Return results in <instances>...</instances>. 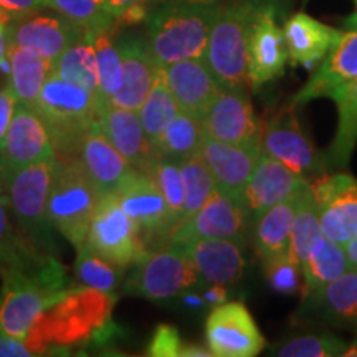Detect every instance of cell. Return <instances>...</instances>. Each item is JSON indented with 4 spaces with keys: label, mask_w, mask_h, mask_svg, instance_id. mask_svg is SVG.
<instances>
[{
    "label": "cell",
    "mask_w": 357,
    "mask_h": 357,
    "mask_svg": "<svg viewBox=\"0 0 357 357\" xmlns=\"http://www.w3.org/2000/svg\"><path fill=\"white\" fill-rule=\"evenodd\" d=\"M220 6L212 0H174L147 15V50L158 66L204 56Z\"/></svg>",
    "instance_id": "6da1fadb"
},
{
    "label": "cell",
    "mask_w": 357,
    "mask_h": 357,
    "mask_svg": "<svg viewBox=\"0 0 357 357\" xmlns=\"http://www.w3.org/2000/svg\"><path fill=\"white\" fill-rule=\"evenodd\" d=\"M0 275V333L25 341L40 316L68 291L65 268L53 258L38 273L3 270Z\"/></svg>",
    "instance_id": "7a4b0ae2"
},
{
    "label": "cell",
    "mask_w": 357,
    "mask_h": 357,
    "mask_svg": "<svg viewBox=\"0 0 357 357\" xmlns=\"http://www.w3.org/2000/svg\"><path fill=\"white\" fill-rule=\"evenodd\" d=\"M32 108L50 134L56 158H78L84 134L96 121L95 96L52 71Z\"/></svg>",
    "instance_id": "3957f363"
},
{
    "label": "cell",
    "mask_w": 357,
    "mask_h": 357,
    "mask_svg": "<svg viewBox=\"0 0 357 357\" xmlns=\"http://www.w3.org/2000/svg\"><path fill=\"white\" fill-rule=\"evenodd\" d=\"M255 2H240L222 7L208 33L204 60L218 86L245 89L248 78V32L255 13Z\"/></svg>",
    "instance_id": "277c9868"
},
{
    "label": "cell",
    "mask_w": 357,
    "mask_h": 357,
    "mask_svg": "<svg viewBox=\"0 0 357 357\" xmlns=\"http://www.w3.org/2000/svg\"><path fill=\"white\" fill-rule=\"evenodd\" d=\"M98 199L100 192L77 158L55 159L47 204L48 220L77 250L86 243Z\"/></svg>",
    "instance_id": "5b68a950"
},
{
    "label": "cell",
    "mask_w": 357,
    "mask_h": 357,
    "mask_svg": "<svg viewBox=\"0 0 357 357\" xmlns=\"http://www.w3.org/2000/svg\"><path fill=\"white\" fill-rule=\"evenodd\" d=\"M56 159V158H55ZM55 159L38 160L17 169L6 178V197L20 230L47 255H52V223L47 204L55 171Z\"/></svg>",
    "instance_id": "8992f818"
},
{
    "label": "cell",
    "mask_w": 357,
    "mask_h": 357,
    "mask_svg": "<svg viewBox=\"0 0 357 357\" xmlns=\"http://www.w3.org/2000/svg\"><path fill=\"white\" fill-rule=\"evenodd\" d=\"M204 284L185 252L177 243L167 242L134 263L124 293L151 301L181 296L187 289Z\"/></svg>",
    "instance_id": "52a82bcc"
},
{
    "label": "cell",
    "mask_w": 357,
    "mask_h": 357,
    "mask_svg": "<svg viewBox=\"0 0 357 357\" xmlns=\"http://www.w3.org/2000/svg\"><path fill=\"white\" fill-rule=\"evenodd\" d=\"M86 245L105 260L123 268L134 265L149 253L139 229L123 211L116 194H102L98 199Z\"/></svg>",
    "instance_id": "ba28073f"
},
{
    "label": "cell",
    "mask_w": 357,
    "mask_h": 357,
    "mask_svg": "<svg viewBox=\"0 0 357 357\" xmlns=\"http://www.w3.org/2000/svg\"><path fill=\"white\" fill-rule=\"evenodd\" d=\"M114 194L123 211L139 229L147 248L153 243L169 242L177 222L149 174L132 169Z\"/></svg>",
    "instance_id": "9c48e42d"
},
{
    "label": "cell",
    "mask_w": 357,
    "mask_h": 357,
    "mask_svg": "<svg viewBox=\"0 0 357 357\" xmlns=\"http://www.w3.org/2000/svg\"><path fill=\"white\" fill-rule=\"evenodd\" d=\"M260 151L303 177L323 176L331 167V162L301 131L293 111H281L266 123L261 131Z\"/></svg>",
    "instance_id": "30bf717a"
},
{
    "label": "cell",
    "mask_w": 357,
    "mask_h": 357,
    "mask_svg": "<svg viewBox=\"0 0 357 357\" xmlns=\"http://www.w3.org/2000/svg\"><path fill=\"white\" fill-rule=\"evenodd\" d=\"M250 222L252 215L242 204L215 189L197 213L178 223L169 242L220 238L243 245L247 242Z\"/></svg>",
    "instance_id": "8fae6325"
},
{
    "label": "cell",
    "mask_w": 357,
    "mask_h": 357,
    "mask_svg": "<svg viewBox=\"0 0 357 357\" xmlns=\"http://www.w3.org/2000/svg\"><path fill=\"white\" fill-rule=\"evenodd\" d=\"M208 349L217 357H255L265 347V337L240 301L222 303L208 314L205 323Z\"/></svg>",
    "instance_id": "7c38bea8"
},
{
    "label": "cell",
    "mask_w": 357,
    "mask_h": 357,
    "mask_svg": "<svg viewBox=\"0 0 357 357\" xmlns=\"http://www.w3.org/2000/svg\"><path fill=\"white\" fill-rule=\"evenodd\" d=\"M202 124L207 137L215 141L260 147L263 129L245 89L220 88Z\"/></svg>",
    "instance_id": "4fadbf2b"
},
{
    "label": "cell",
    "mask_w": 357,
    "mask_h": 357,
    "mask_svg": "<svg viewBox=\"0 0 357 357\" xmlns=\"http://www.w3.org/2000/svg\"><path fill=\"white\" fill-rule=\"evenodd\" d=\"M55 158V147L40 116L35 113L32 106L15 102L6 141L0 149V171L3 182L17 169Z\"/></svg>",
    "instance_id": "5bb4252c"
},
{
    "label": "cell",
    "mask_w": 357,
    "mask_h": 357,
    "mask_svg": "<svg viewBox=\"0 0 357 357\" xmlns=\"http://www.w3.org/2000/svg\"><path fill=\"white\" fill-rule=\"evenodd\" d=\"M326 238L344 245L357 236V178L334 174L311 182Z\"/></svg>",
    "instance_id": "9a60e30c"
},
{
    "label": "cell",
    "mask_w": 357,
    "mask_h": 357,
    "mask_svg": "<svg viewBox=\"0 0 357 357\" xmlns=\"http://www.w3.org/2000/svg\"><path fill=\"white\" fill-rule=\"evenodd\" d=\"M288 50L273 6H257L248 32V78L253 88L284 73Z\"/></svg>",
    "instance_id": "2e32d148"
},
{
    "label": "cell",
    "mask_w": 357,
    "mask_h": 357,
    "mask_svg": "<svg viewBox=\"0 0 357 357\" xmlns=\"http://www.w3.org/2000/svg\"><path fill=\"white\" fill-rule=\"evenodd\" d=\"M86 30L65 17L29 15L7 24V45L32 48L52 63Z\"/></svg>",
    "instance_id": "e0dca14e"
},
{
    "label": "cell",
    "mask_w": 357,
    "mask_h": 357,
    "mask_svg": "<svg viewBox=\"0 0 357 357\" xmlns=\"http://www.w3.org/2000/svg\"><path fill=\"white\" fill-rule=\"evenodd\" d=\"M310 184L306 177L281 164L270 155L260 153L257 166L243 192V207L253 220L273 205L294 197Z\"/></svg>",
    "instance_id": "ac0fdd59"
},
{
    "label": "cell",
    "mask_w": 357,
    "mask_h": 357,
    "mask_svg": "<svg viewBox=\"0 0 357 357\" xmlns=\"http://www.w3.org/2000/svg\"><path fill=\"white\" fill-rule=\"evenodd\" d=\"M260 147L227 144L205 137L200 158L211 171L215 189L243 205V192L260 158Z\"/></svg>",
    "instance_id": "d6986e66"
},
{
    "label": "cell",
    "mask_w": 357,
    "mask_h": 357,
    "mask_svg": "<svg viewBox=\"0 0 357 357\" xmlns=\"http://www.w3.org/2000/svg\"><path fill=\"white\" fill-rule=\"evenodd\" d=\"M160 68L178 109L202 121L208 106L220 91L204 58H189Z\"/></svg>",
    "instance_id": "ffe728a7"
},
{
    "label": "cell",
    "mask_w": 357,
    "mask_h": 357,
    "mask_svg": "<svg viewBox=\"0 0 357 357\" xmlns=\"http://www.w3.org/2000/svg\"><path fill=\"white\" fill-rule=\"evenodd\" d=\"M357 79V26L341 33L336 45L324 56L305 86L293 96V106H303L318 98H329L331 93Z\"/></svg>",
    "instance_id": "44dd1931"
},
{
    "label": "cell",
    "mask_w": 357,
    "mask_h": 357,
    "mask_svg": "<svg viewBox=\"0 0 357 357\" xmlns=\"http://www.w3.org/2000/svg\"><path fill=\"white\" fill-rule=\"evenodd\" d=\"M185 252L195 266L202 283L231 287L242 278L245 257L242 245L231 240L202 238L189 242H172Z\"/></svg>",
    "instance_id": "7402d4cb"
},
{
    "label": "cell",
    "mask_w": 357,
    "mask_h": 357,
    "mask_svg": "<svg viewBox=\"0 0 357 357\" xmlns=\"http://www.w3.org/2000/svg\"><path fill=\"white\" fill-rule=\"evenodd\" d=\"M96 121L101 132L116 147V151L134 169L146 171L154 154L137 111L119 108L113 102H105L96 106Z\"/></svg>",
    "instance_id": "603a6c76"
},
{
    "label": "cell",
    "mask_w": 357,
    "mask_h": 357,
    "mask_svg": "<svg viewBox=\"0 0 357 357\" xmlns=\"http://www.w3.org/2000/svg\"><path fill=\"white\" fill-rule=\"evenodd\" d=\"M77 159L82 162L84 172L100 195L114 194L134 169L106 139L98 121L84 134Z\"/></svg>",
    "instance_id": "cb8c5ba5"
},
{
    "label": "cell",
    "mask_w": 357,
    "mask_h": 357,
    "mask_svg": "<svg viewBox=\"0 0 357 357\" xmlns=\"http://www.w3.org/2000/svg\"><path fill=\"white\" fill-rule=\"evenodd\" d=\"M118 47L123 60V84L111 102L119 108L139 111L153 88L159 66L155 65L141 37L126 35L119 40Z\"/></svg>",
    "instance_id": "d4e9b609"
},
{
    "label": "cell",
    "mask_w": 357,
    "mask_h": 357,
    "mask_svg": "<svg viewBox=\"0 0 357 357\" xmlns=\"http://www.w3.org/2000/svg\"><path fill=\"white\" fill-rule=\"evenodd\" d=\"M341 33L305 12L294 13L284 22L283 26L288 60H291L293 65L311 68L328 55Z\"/></svg>",
    "instance_id": "484cf974"
},
{
    "label": "cell",
    "mask_w": 357,
    "mask_h": 357,
    "mask_svg": "<svg viewBox=\"0 0 357 357\" xmlns=\"http://www.w3.org/2000/svg\"><path fill=\"white\" fill-rule=\"evenodd\" d=\"M305 189L294 197L273 205L253 220V245H255L257 253L263 258V261L275 257L288 255L293 220Z\"/></svg>",
    "instance_id": "4316f807"
},
{
    "label": "cell",
    "mask_w": 357,
    "mask_h": 357,
    "mask_svg": "<svg viewBox=\"0 0 357 357\" xmlns=\"http://www.w3.org/2000/svg\"><path fill=\"white\" fill-rule=\"evenodd\" d=\"M8 202L6 195H0V271L15 270L24 273L42 271L52 255H45L35 247L24 231L15 230L8 217Z\"/></svg>",
    "instance_id": "83f0119b"
},
{
    "label": "cell",
    "mask_w": 357,
    "mask_h": 357,
    "mask_svg": "<svg viewBox=\"0 0 357 357\" xmlns=\"http://www.w3.org/2000/svg\"><path fill=\"white\" fill-rule=\"evenodd\" d=\"M306 296L318 318L337 324H357V270H347Z\"/></svg>",
    "instance_id": "f1b7e54d"
},
{
    "label": "cell",
    "mask_w": 357,
    "mask_h": 357,
    "mask_svg": "<svg viewBox=\"0 0 357 357\" xmlns=\"http://www.w3.org/2000/svg\"><path fill=\"white\" fill-rule=\"evenodd\" d=\"M7 58L10 60L7 89L17 102L33 106L45 79L52 73V63L32 48L17 45H7Z\"/></svg>",
    "instance_id": "f546056e"
},
{
    "label": "cell",
    "mask_w": 357,
    "mask_h": 357,
    "mask_svg": "<svg viewBox=\"0 0 357 357\" xmlns=\"http://www.w3.org/2000/svg\"><path fill=\"white\" fill-rule=\"evenodd\" d=\"M205 137L207 134H205L202 121L178 111V114L154 142L153 154L181 164L195 155H200Z\"/></svg>",
    "instance_id": "4dcf8cb0"
},
{
    "label": "cell",
    "mask_w": 357,
    "mask_h": 357,
    "mask_svg": "<svg viewBox=\"0 0 357 357\" xmlns=\"http://www.w3.org/2000/svg\"><path fill=\"white\" fill-rule=\"evenodd\" d=\"M337 106V129L329 149L331 167H346L357 146V79L331 93Z\"/></svg>",
    "instance_id": "1f68e13d"
},
{
    "label": "cell",
    "mask_w": 357,
    "mask_h": 357,
    "mask_svg": "<svg viewBox=\"0 0 357 357\" xmlns=\"http://www.w3.org/2000/svg\"><path fill=\"white\" fill-rule=\"evenodd\" d=\"M52 71L60 78L71 82L86 89L93 96L98 95V65L96 52L91 35L86 30L82 38L71 43L66 50L56 58Z\"/></svg>",
    "instance_id": "d6a6232c"
},
{
    "label": "cell",
    "mask_w": 357,
    "mask_h": 357,
    "mask_svg": "<svg viewBox=\"0 0 357 357\" xmlns=\"http://www.w3.org/2000/svg\"><path fill=\"white\" fill-rule=\"evenodd\" d=\"M347 270H351V266L344 247L323 236L301 265L306 294L331 283Z\"/></svg>",
    "instance_id": "836d02e7"
},
{
    "label": "cell",
    "mask_w": 357,
    "mask_h": 357,
    "mask_svg": "<svg viewBox=\"0 0 357 357\" xmlns=\"http://www.w3.org/2000/svg\"><path fill=\"white\" fill-rule=\"evenodd\" d=\"M95 45L98 65L96 106L111 102L123 84V60L119 47L113 40V29L89 32Z\"/></svg>",
    "instance_id": "e575fe53"
},
{
    "label": "cell",
    "mask_w": 357,
    "mask_h": 357,
    "mask_svg": "<svg viewBox=\"0 0 357 357\" xmlns=\"http://www.w3.org/2000/svg\"><path fill=\"white\" fill-rule=\"evenodd\" d=\"M323 236L318 205H316L314 194H312V185L310 184L301 194L300 205H298L296 215L293 220L288 248L289 258L301 266Z\"/></svg>",
    "instance_id": "d590c367"
},
{
    "label": "cell",
    "mask_w": 357,
    "mask_h": 357,
    "mask_svg": "<svg viewBox=\"0 0 357 357\" xmlns=\"http://www.w3.org/2000/svg\"><path fill=\"white\" fill-rule=\"evenodd\" d=\"M178 111L181 109H178L171 89H169L166 79H164L162 68L159 66L158 71H155L153 88H151L149 95H147L139 111H137L151 149H153L154 142L159 139L160 134L164 132V129L169 126V123L178 114Z\"/></svg>",
    "instance_id": "8d00e7d4"
},
{
    "label": "cell",
    "mask_w": 357,
    "mask_h": 357,
    "mask_svg": "<svg viewBox=\"0 0 357 357\" xmlns=\"http://www.w3.org/2000/svg\"><path fill=\"white\" fill-rule=\"evenodd\" d=\"M126 268L114 265L93 252L86 243L78 250L75 275L83 287L113 294L121 283Z\"/></svg>",
    "instance_id": "74e56055"
},
{
    "label": "cell",
    "mask_w": 357,
    "mask_h": 357,
    "mask_svg": "<svg viewBox=\"0 0 357 357\" xmlns=\"http://www.w3.org/2000/svg\"><path fill=\"white\" fill-rule=\"evenodd\" d=\"M43 6L88 32L114 26V19L108 10V0H43Z\"/></svg>",
    "instance_id": "f35d334b"
},
{
    "label": "cell",
    "mask_w": 357,
    "mask_h": 357,
    "mask_svg": "<svg viewBox=\"0 0 357 357\" xmlns=\"http://www.w3.org/2000/svg\"><path fill=\"white\" fill-rule=\"evenodd\" d=\"M184 184V217L182 222L197 213L215 190V182L200 155L178 164Z\"/></svg>",
    "instance_id": "ab89813d"
},
{
    "label": "cell",
    "mask_w": 357,
    "mask_h": 357,
    "mask_svg": "<svg viewBox=\"0 0 357 357\" xmlns=\"http://www.w3.org/2000/svg\"><path fill=\"white\" fill-rule=\"evenodd\" d=\"M144 172L153 177L178 225L182 222V217H184V184H182V174L178 162L154 155L151 162L147 164Z\"/></svg>",
    "instance_id": "60d3db41"
},
{
    "label": "cell",
    "mask_w": 357,
    "mask_h": 357,
    "mask_svg": "<svg viewBox=\"0 0 357 357\" xmlns=\"http://www.w3.org/2000/svg\"><path fill=\"white\" fill-rule=\"evenodd\" d=\"M349 346L341 337L333 334H311L284 342L276 347L275 354L280 357H336L346 356Z\"/></svg>",
    "instance_id": "b9f144b4"
},
{
    "label": "cell",
    "mask_w": 357,
    "mask_h": 357,
    "mask_svg": "<svg viewBox=\"0 0 357 357\" xmlns=\"http://www.w3.org/2000/svg\"><path fill=\"white\" fill-rule=\"evenodd\" d=\"M265 275L271 288L283 294H294L303 288L301 266L289 255L265 260Z\"/></svg>",
    "instance_id": "7bdbcfd3"
},
{
    "label": "cell",
    "mask_w": 357,
    "mask_h": 357,
    "mask_svg": "<svg viewBox=\"0 0 357 357\" xmlns=\"http://www.w3.org/2000/svg\"><path fill=\"white\" fill-rule=\"evenodd\" d=\"M182 346L181 334L174 326L159 324L147 347V354L153 357H178Z\"/></svg>",
    "instance_id": "ee69618b"
},
{
    "label": "cell",
    "mask_w": 357,
    "mask_h": 357,
    "mask_svg": "<svg viewBox=\"0 0 357 357\" xmlns=\"http://www.w3.org/2000/svg\"><path fill=\"white\" fill-rule=\"evenodd\" d=\"M43 0H0V22L24 19L43 8Z\"/></svg>",
    "instance_id": "f6af8a7d"
},
{
    "label": "cell",
    "mask_w": 357,
    "mask_h": 357,
    "mask_svg": "<svg viewBox=\"0 0 357 357\" xmlns=\"http://www.w3.org/2000/svg\"><path fill=\"white\" fill-rule=\"evenodd\" d=\"M15 98L8 89H0V149H2L3 141H6V134L8 124L12 121L13 111H15Z\"/></svg>",
    "instance_id": "bcb514c9"
},
{
    "label": "cell",
    "mask_w": 357,
    "mask_h": 357,
    "mask_svg": "<svg viewBox=\"0 0 357 357\" xmlns=\"http://www.w3.org/2000/svg\"><path fill=\"white\" fill-rule=\"evenodd\" d=\"M19 356H35V352L30 349L20 339L6 336L0 333V357H19Z\"/></svg>",
    "instance_id": "7dc6e473"
},
{
    "label": "cell",
    "mask_w": 357,
    "mask_h": 357,
    "mask_svg": "<svg viewBox=\"0 0 357 357\" xmlns=\"http://www.w3.org/2000/svg\"><path fill=\"white\" fill-rule=\"evenodd\" d=\"M153 2H159V0H108V10L113 19L119 17L124 10L131 7H137V6H144L147 7L149 3Z\"/></svg>",
    "instance_id": "c3c4849f"
},
{
    "label": "cell",
    "mask_w": 357,
    "mask_h": 357,
    "mask_svg": "<svg viewBox=\"0 0 357 357\" xmlns=\"http://www.w3.org/2000/svg\"><path fill=\"white\" fill-rule=\"evenodd\" d=\"M205 301L208 303V305H222V303H225L227 300V287H222V284H212L211 288L207 289V293H205Z\"/></svg>",
    "instance_id": "681fc988"
},
{
    "label": "cell",
    "mask_w": 357,
    "mask_h": 357,
    "mask_svg": "<svg viewBox=\"0 0 357 357\" xmlns=\"http://www.w3.org/2000/svg\"><path fill=\"white\" fill-rule=\"evenodd\" d=\"M213 356L211 349H204L200 346L184 344L181 349V357H211Z\"/></svg>",
    "instance_id": "f907efd6"
},
{
    "label": "cell",
    "mask_w": 357,
    "mask_h": 357,
    "mask_svg": "<svg viewBox=\"0 0 357 357\" xmlns=\"http://www.w3.org/2000/svg\"><path fill=\"white\" fill-rule=\"evenodd\" d=\"M342 247H344V252H346L347 261H349L351 270H357V236L356 238L349 240V242H346Z\"/></svg>",
    "instance_id": "816d5d0a"
},
{
    "label": "cell",
    "mask_w": 357,
    "mask_h": 357,
    "mask_svg": "<svg viewBox=\"0 0 357 357\" xmlns=\"http://www.w3.org/2000/svg\"><path fill=\"white\" fill-rule=\"evenodd\" d=\"M7 55V24L0 22V60Z\"/></svg>",
    "instance_id": "f5cc1de1"
},
{
    "label": "cell",
    "mask_w": 357,
    "mask_h": 357,
    "mask_svg": "<svg viewBox=\"0 0 357 357\" xmlns=\"http://www.w3.org/2000/svg\"><path fill=\"white\" fill-rule=\"evenodd\" d=\"M184 303L189 306H202V298L200 296H192V294H185Z\"/></svg>",
    "instance_id": "db71d44e"
},
{
    "label": "cell",
    "mask_w": 357,
    "mask_h": 357,
    "mask_svg": "<svg viewBox=\"0 0 357 357\" xmlns=\"http://www.w3.org/2000/svg\"><path fill=\"white\" fill-rule=\"evenodd\" d=\"M0 195H6V185H3V176L0 171Z\"/></svg>",
    "instance_id": "11a10c76"
},
{
    "label": "cell",
    "mask_w": 357,
    "mask_h": 357,
    "mask_svg": "<svg viewBox=\"0 0 357 357\" xmlns=\"http://www.w3.org/2000/svg\"><path fill=\"white\" fill-rule=\"evenodd\" d=\"M356 7H357V2H356Z\"/></svg>",
    "instance_id": "9f6ffc18"
}]
</instances>
